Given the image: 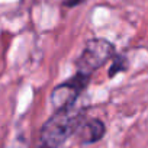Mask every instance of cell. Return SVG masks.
I'll return each mask as SVG.
<instances>
[{
    "label": "cell",
    "mask_w": 148,
    "mask_h": 148,
    "mask_svg": "<svg viewBox=\"0 0 148 148\" xmlns=\"http://www.w3.org/2000/svg\"><path fill=\"white\" fill-rule=\"evenodd\" d=\"M77 131L80 134V139L83 142L90 144V142L99 141L105 135V125L99 119H92V121H87V122L82 123Z\"/></svg>",
    "instance_id": "277c9868"
},
{
    "label": "cell",
    "mask_w": 148,
    "mask_h": 148,
    "mask_svg": "<svg viewBox=\"0 0 148 148\" xmlns=\"http://www.w3.org/2000/svg\"><path fill=\"white\" fill-rule=\"evenodd\" d=\"M89 77L90 76H87V74L77 73L76 76L73 79H70L68 82L57 86L52 90V95H51V102H52L54 108L55 109H64V108L74 106V102L77 100L79 95L87 86Z\"/></svg>",
    "instance_id": "3957f363"
},
{
    "label": "cell",
    "mask_w": 148,
    "mask_h": 148,
    "mask_svg": "<svg viewBox=\"0 0 148 148\" xmlns=\"http://www.w3.org/2000/svg\"><path fill=\"white\" fill-rule=\"evenodd\" d=\"M83 113L74 106L57 109V112L45 122L41 131L39 145L41 148H58L82 125Z\"/></svg>",
    "instance_id": "6da1fadb"
},
{
    "label": "cell",
    "mask_w": 148,
    "mask_h": 148,
    "mask_svg": "<svg viewBox=\"0 0 148 148\" xmlns=\"http://www.w3.org/2000/svg\"><path fill=\"white\" fill-rule=\"evenodd\" d=\"M126 68V64H125V61H123V58H116L115 60V62L112 64V67H110V70H109V76L112 77L113 74H118L119 71H122V70H125Z\"/></svg>",
    "instance_id": "5b68a950"
},
{
    "label": "cell",
    "mask_w": 148,
    "mask_h": 148,
    "mask_svg": "<svg viewBox=\"0 0 148 148\" xmlns=\"http://www.w3.org/2000/svg\"><path fill=\"white\" fill-rule=\"evenodd\" d=\"M113 55H115V47L112 42L103 38L92 39L86 44L80 57L76 61L77 73L90 76L93 71L99 70L110 58H113Z\"/></svg>",
    "instance_id": "7a4b0ae2"
}]
</instances>
